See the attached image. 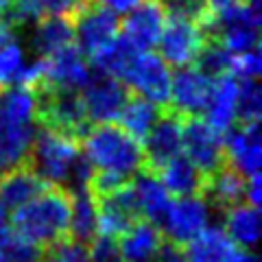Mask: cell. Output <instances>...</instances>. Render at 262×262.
<instances>
[{
    "instance_id": "1",
    "label": "cell",
    "mask_w": 262,
    "mask_h": 262,
    "mask_svg": "<svg viewBox=\"0 0 262 262\" xmlns=\"http://www.w3.org/2000/svg\"><path fill=\"white\" fill-rule=\"evenodd\" d=\"M37 129V94L27 85L0 90V173L27 164Z\"/></svg>"
},
{
    "instance_id": "2",
    "label": "cell",
    "mask_w": 262,
    "mask_h": 262,
    "mask_svg": "<svg viewBox=\"0 0 262 262\" xmlns=\"http://www.w3.org/2000/svg\"><path fill=\"white\" fill-rule=\"evenodd\" d=\"M79 140L81 151L94 166V170L131 179L138 170L146 168L142 142L127 134L120 125L96 122L88 127Z\"/></svg>"
},
{
    "instance_id": "3",
    "label": "cell",
    "mask_w": 262,
    "mask_h": 262,
    "mask_svg": "<svg viewBox=\"0 0 262 262\" xmlns=\"http://www.w3.org/2000/svg\"><path fill=\"white\" fill-rule=\"evenodd\" d=\"M70 192L59 186H46L42 192L13 210V229L46 249L61 238H68Z\"/></svg>"
},
{
    "instance_id": "4",
    "label": "cell",
    "mask_w": 262,
    "mask_h": 262,
    "mask_svg": "<svg viewBox=\"0 0 262 262\" xmlns=\"http://www.w3.org/2000/svg\"><path fill=\"white\" fill-rule=\"evenodd\" d=\"M79 155L81 146L77 138L42 125L39 129H35V136H33L27 155V166L46 186L66 188L72 164L77 162Z\"/></svg>"
},
{
    "instance_id": "5",
    "label": "cell",
    "mask_w": 262,
    "mask_h": 262,
    "mask_svg": "<svg viewBox=\"0 0 262 262\" xmlns=\"http://www.w3.org/2000/svg\"><path fill=\"white\" fill-rule=\"evenodd\" d=\"M35 94H37V122H42L44 127L61 131V134H68L77 138V140L88 131L90 120L79 90L37 85Z\"/></svg>"
},
{
    "instance_id": "6",
    "label": "cell",
    "mask_w": 262,
    "mask_h": 262,
    "mask_svg": "<svg viewBox=\"0 0 262 262\" xmlns=\"http://www.w3.org/2000/svg\"><path fill=\"white\" fill-rule=\"evenodd\" d=\"M170 68L160 55L151 51H131L118 77L129 90L166 107L170 96Z\"/></svg>"
},
{
    "instance_id": "7",
    "label": "cell",
    "mask_w": 262,
    "mask_h": 262,
    "mask_svg": "<svg viewBox=\"0 0 262 262\" xmlns=\"http://www.w3.org/2000/svg\"><path fill=\"white\" fill-rule=\"evenodd\" d=\"M72 27H75L77 48L85 57H94L118 37L120 18L96 0H88L77 13H72Z\"/></svg>"
},
{
    "instance_id": "8",
    "label": "cell",
    "mask_w": 262,
    "mask_h": 262,
    "mask_svg": "<svg viewBox=\"0 0 262 262\" xmlns=\"http://www.w3.org/2000/svg\"><path fill=\"white\" fill-rule=\"evenodd\" d=\"M79 92L90 125L114 122L118 118L125 101L129 98V88L120 79L107 75L103 70H92V75Z\"/></svg>"
},
{
    "instance_id": "9",
    "label": "cell",
    "mask_w": 262,
    "mask_h": 262,
    "mask_svg": "<svg viewBox=\"0 0 262 262\" xmlns=\"http://www.w3.org/2000/svg\"><path fill=\"white\" fill-rule=\"evenodd\" d=\"M210 203L201 194L177 196L170 201V208L160 225L164 238L184 247L210 225Z\"/></svg>"
},
{
    "instance_id": "10",
    "label": "cell",
    "mask_w": 262,
    "mask_h": 262,
    "mask_svg": "<svg viewBox=\"0 0 262 262\" xmlns=\"http://www.w3.org/2000/svg\"><path fill=\"white\" fill-rule=\"evenodd\" d=\"M186 158L196 164L203 175H210L225 162L223 134L201 116H184V149Z\"/></svg>"
},
{
    "instance_id": "11",
    "label": "cell",
    "mask_w": 262,
    "mask_h": 262,
    "mask_svg": "<svg viewBox=\"0 0 262 262\" xmlns=\"http://www.w3.org/2000/svg\"><path fill=\"white\" fill-rule=\"evenodd\" d=\"M206 42V31L199 22L166 15L162 35L158 39L160 57L168 66L182 68V66L194 63V57Z\"/></svg>"
},
{
    "instance_id": "12",
    "label": "cell",
    "mask_w": 262,
    "mask_h": 262,
    "mask_svg": "<svg viewBox=\"0 0 262 262\" xmlns=\"http://www.w3.org/2000/svg\"><path fill=\"white\" fill-rule=\"evenodd\" d=\"M146 168L158 170L162 164L182 153L184 149V116L173 110H164L153 122L149 134L142 138Z\"/></svg>"
},
{
    "instance_id": "13",
    "label": "cell",
    "mask_w": 262,
    "mask_h": 262,
    "mask_svg": "<svg viewBox=\"0 0 262 262\" xmlns=\"http://www.w3.org/2000/svg\"><path fill=\"white\" fill-rule=\"evenodd\" d=\"M214 79L201 72L196 66H182L170 77V110L182 116H201L210 101Z\"/></svg>"
},
{
    "instance_id": "14",
    "label": "cell",
    "mask_w": 262,
    "mask_h": 262,
    "mask_svg": "<svg viewBox=\"0 0 262 262\" xmlns=\"http://www.w3.org/2000/svg\"><path fill=\"white\" fill-rule=\"evenodd\" d=\"M164 22L166 9L162 0H140L134 9L127 11L125 22L120 24V37L138 51H151L153 46H158Z\"/></svg>"
},
{
    "instance_id": "15",
    "label": "cell",
    "mask_w": 262,
    "mask_h": 262,
    "mask_svg": "<svg viewBox=\"0 0 262 262\" xmlns=\"http://www.w3.org/2000/svg\"><path fill=\"white\" fill-rule=\"evenodd\" d=\"M44 75L39 85L63 88V90H81L92 75L88 57L75 44L61 48L48 57H42Z\"/></svg>"
},
{
    "instance_id": "16",
    "label": "cell",
    "mask_w": 262,
    "mask_h": 262,
    "mask_svg": "<svg viewBox=\"0 0 262 262\" xmlns=\"http://www.w3.org/2000/svg\"><path fill=\"white\" fill-rule=\"evenodd\" d=\"M260 127L258 122H241L238 127H232L223 134L225 144V162L249 177L260 173L262 164V146H260Z\"/></svg>"
},
{
    "instance_id": "17",
    "label": "cell",
    "mask_w": 262,
    "mask_h": 262,
    "mask_svg": "<svg viewBox=\"0 0 262 262\" xmlns=\"http://www.w3.org/2000/svg\"><path fill=\"white\" fill-rule=\"evenodd\" d=\"M96 212H98V234L118 236L140 219L136 206V196L131 184L120 186L118 190L96 196Z\"/></svg>"
},
{
    "instance_id": "18",
    "label": "cell",
    "mask_w": 262,
    "mask_h": 262,
    "mask_svg": "<svg viewBox=\"0 0 262 262\" xmlns=\"http://www.w3.org/2000/svg\"><path fill=\"white\" fill-rule=\"evenodd\" d=\"M44 63L42 57L35 61L27 59V48L18 39L0 44V90L11 85H27L35 90L42 83Z\"/></svg>"
},
{
    "instance_id": "19",
    "label": "cell",
    "mask_w": 262,
    "mask_h": 262,
    "mask_svg": "<svg viewBox=\"0 0 262 262\" xmlns=\"http://www.w3.org/2000/svg\"><path fill=\"white\" fill-rule=\"evenodd\" d=\"M129 184L136 196V206H138V212H140V219L151 221V223L160 227L170 208L173 196L166 190V186L162 184L158 173L151 168H142L131 177Z\"/></svg>"
},
{
    "instance_id": "20",
    "label": "cell",
    "mask_w": 262,
    "mask_h": 262,
    "mask_svg": "<svg viewBox=\"0 0 262 262\" xmlns=\"http://www.w3.org/2000/svg\"><path fill=\"white\" fill-rule=\"evenodd\" d=\"M162 243V229L146 219H138L118 236L122 262H155Z\"/></svg>"
},
{
    "instance_id": "21",
    "label": "cell",
    "mask_w": 262,
    "mask_h": 262,
    "mask_svg": "<svg viewBox=\"0 0 262 262\" xmlns=\"http://www.w3.org/2000/svg\"><path fill=\"white\" fill-rule=\"evenodd\" d=\"M186 262H238L241 247L223 227H206L199 236L184 245Z\"/></svg>"
},
{
    "instance_id": "22",
    "label": "cell",
    "mask_w": 262,
    "mask_h": 262,
    "mask_svg": "<svg viewBox=\"0 0 262 262\" xmlns=\"http://www.w3.org/2000/svg\"><path fill=\"white\" fill-rule=\"evenodd\" d=\"M201 196L210 203V208L225 212L245 199V175L238 173L229 162H223L216 170L206 175Z\"/></svg>"
},
{
    "instance_id": "23",
    "label": "cell",
    "mask_w": 262,
    "mask_h": 262,
    "mask_svg": "<svg viewBox=\"0 0 262 262\" xmlns=\"http://www.w3.org/2000/svg\"><path fill=\"white\" fill-rule=\"evenodd\" d=\"M70 44H75V27H72L70 15L48 13L33 24L29 46L39 57H48Z\"/></svg>"
},
{
    "instance_id": "24",
    "label": "cell",
    "mask_w": 262,
    "mask_h": 262,
    "mask_svg": "<svg viewBox=\"0 0 262 262\" xmlns=\"http://www.w3.org/2000/svg\"><path fill=\"white\" fill-rule=\"evenodd\" d=\"M236 98H238V79L232 72L214 77L210 92V101L206 105V120L221 134L232 129L236 122Z\"/></svg>"
},
{
    "instance_id": "25",
    "label": "cell",
    "mask_w": 262,
    "mask_h": 262,
    "mask_svg": "<svg viewBox=\"0 0 262 262\" xmlns=\"http://www.w3.org/2000/svg\"><path fill=\"white\" fill-rule=\"evenodd\" d=\"M44 188L46 184L42 179L33 173L27 164H22V166L0 173V203L7 212H13L22 208L27 201H31L35 194H39Z\"/></svg>"
},
{
    "instance_id": "26",
    "label": "cell",
    "mask_w": 262,
    "mask_h": 262,
    "mask_svg": "<svg viewBox=\"0 0 262 262\" xmlns=\"http://www.w3.org/2000/svg\"><path fill=\"white\" fill-rule=\"evenodd\" d=\"M162 184L166 186V190L175 196H190V194H201L203 184H206V175L196 168L192 160H188L186 155H175L166 164L155 170Z\"/></svg>"
},
{
    "instance_id": "27",
    "label": "cell",
    "mask_w": 262,
    "mask_h": 262,
    "mask_svg": "<svg viewBox=\"0 0 262 262\" xmlns=\"http://www.w3.org/2000/svg\"><path fill=\"white\" fill-rule=\"evenodd\" d=\"M98 234V212L96 196L90 188L70 192V216L68 236L81 245H88Z\"/></svg>"
},
{
    "instance_id": "28",
    "label": "cell",
    "mask_w": 262,
    "mask_h": 262,
    "mask_svg": "<svg viewBox=\"0 0 262 262\" xmlns=\"http://www.w3.org/2000/svg\"><path fill=\"white\" fill-rule=\"evenodd\" d=\"M225 234L241 249H256L260 243V210L247 201L227 208L225 212Z\"/></svg>"
},
{
    "instance_id": "29",
    "label": "cell",
    "mask_w": 262,
    "mask_h": 262,
    "mask_svg": "<svg viewBox=\"0 0 262 262\" xmlns=\"http://www.w3.org/2000/svg\"><path fill=\"white\" fill-rule=\"evenodd\" d=\"M162 112H164L162 105L153 103L140 94H136V96H129L125 101L116 120L127 134H131L136 140L142 142V138L149 134V129L153 127V122L160 118Z\"/></svg>"
},
{
    "instance_id": "30",
    "label": "cell",
    "mask_w": 262,
    "mask_h": 262,
    "mask_svg": "<svg viewBox=\"0 0 262 262\" xmlns=\"http://www.w3.org/2000/svg\"><path fill=\"white\" fill-rule=\"evenodd\" d=\"M44 249L22 236L18 229H0V262H39Z\"/></svg>"
},
{
    "instance_id": "31",
    "label": "cell",
    "mask_w": 262,
    "mask_h": 262,
    "mask_svg": "<svg viewBox=\"0 0 262 262\" xmlns=\"http://www.w3.org/2000/svg\"><path fill=\"white\" fill-rule=\"evenodd\" d=\"M229 63H232V53L214 37H206V42L194 57V66L212 79L229 72Z\"/></svg>"
},
{
    "instance_id": "32",
    "label": "cell",
    "mask_w": 262,
    "mask_h": 262,
    "mask_svg": "<svg viewBox=\"0 0 262 262\" xmlns=\"http://www.w3.org/2000/svg\"><path fill=\"white\" fill-rule=\"evenodd\" d=\"M262 114V88L258 79H238V98H236V120L260 122Z\"/></svg>"
},
{
    "instance_id": "33",
    "label": "cell",
    "mask_w": 262,
    "mask_h": 262,
    "mask_svg": "<svg viewBox=\"0 0 262 262\" xmlns=\"http://www.w3.org/2000/svg\"><path fill=\"white\" fill-rule=\"evenodd\" d=\"M39 262H90L88 245H81L68 236V238H61L53 245H48Z\"/></svg>"
},
{
    "instance_id": "34",
    "label": "cell",
    "mask_w": 262,
    "mask_h": 262,
    "mask_svg": "<svg viewBox=\"0 0 262 262\" xmlns=\"http://www.w3.org/2000/svg\"><path fill=\"white\" fill-rule=\"evenodd\" d=\"M88 260L90 262H122L118 238L110 234H96L88 243Z\"/></svg>"
},
{
    "instance_id": "35",
    "label": "cell",
    "mask_w": 262,
    "mask_h": 262,
    "mask_svg": "<svg viewBox=\"0 0 262 262\" xmlns=\"http://www.w3.org/2000/svg\"><path fill=\"white\" fill-rule=\"evenodd\" d=\"M229 72H232L236 79H258L260 72H262L260 51H258V48H251V51L232 55Z\"/></svg>"
},
{
    "instance_id": "36",
    "label": "cell",
    "mask_w": 262,
    "mask_h": 262,
    "mask_svg": "<svg viewBox=\"0 0 262 262\" xmlns=\"http://www.w3.org/2000/svg\"><path fill=\"white\" fill-rule=\"evenodd\" d=\"M88 0H42L44 13H55V15H70L77 13Z\"/></svg>"
},
{
    "instance_id": "37",
    "label": "cell",
    "mask_w": 262,
    "mask_h": 262,
    "mask_svg": "<svg viewBox=\"0 0 262 262\" xmlns=\"http://www.w3.org/2000/svg\"><path fill=\"white\" fill-rule=\"evenodd\" d=\"M245 201L251 203V206H260V201H262L260 173H253L249 177H245Z\"/></svg>"
},
{
    "instance_id": "38",
    "label": "cell",
    "mask_w": 262,
    "mask_h": 262,
    "mask_svg": "<svg viewBox=\"0 0 262 262\" xmlns=\"http://www.w3.org/2000/svg\"><path fill=\"white\" fill-rule=\"evenodd\" d=\"M98 5L107 7V9H112L114 13H127L129 9H134V7L140 3V0H96Z\"/></svg>"
},
{
    "instance_id": "39",
    "label": "cell",
    "mask_w": 262,
    "mask_h": 262,
    "mask_svg": "<svg viewBox=\"0 0 262 262\" xmlns=\"http://www.w3.org/2000/svg\"><path fill=\"white\" fill-rule=\"evenodd\" d=\"M238 262H260V258H258V253L253 251V249H243Z\"/></svg>"
},
{
    "instance_id": "40",
    "label": "cell",
    "mask_w": 262,
    "mask_h": 262,
    "mask_svg": "<svg viewBox=\"0 0 262 262\" xmlns=\"http://www.w3.org/2000/svg\"><path fill=\"white\" fill-rule=\"evenodd\" d=\"M3 227H7V210H5L3 203H0V229Z\"/></svg>"
},
{
    "instance_id": "41",
    "label": "cell",
    "mask_w": 262,
    "mask_h": 262,
    "mask_svg": "<svg viewBox=\"0 0 262 262\" xmlns=\"http://www.w3.org/2000/svg\"><path fill=\"white\" fill-rule=\"evenodd\" d=\"M11 3H13V0H0V15H5L7 11H9Z\"/></svg>"
}]
</instances>
